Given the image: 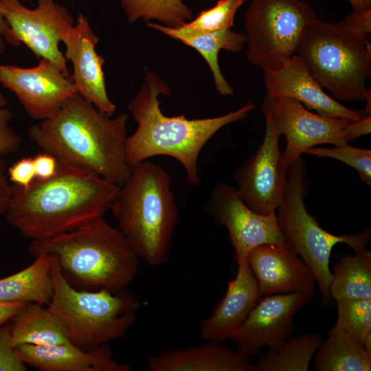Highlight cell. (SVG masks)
Wrapping results in <instances>:
<instances>
[{
    "instance_id": "6da1fadb",
    "label": "cell",
    "mask_w": 371,
    "mask_h": 371,
    "mask_svg": "<svg viewBox=\"0 0 371 371\" xmlns=\"http://www.w3.org/2000/svg\"><path fill=\"white\" fill-rule=\"evenodd\" d=\"M120 188L94 172L58 160L52 177L35 178L26 187L13 184L5 219L27 238H48L102 217Z\"/></svg>"
},
{
    "instance_id": "7a4b0ae2",
    "label": "cell",
    "mask_w": 371,
    "mask_h": 371,
    "mask_svg": "<svg viewBox=\"0 0 371 371\" xmlns=\"http://www.w3.org/2000/svg\"><path fill=\"white\" fill-rule=\"evenodd\" d=\"M128 115L110 116L78 93L51 117L31 126L28 135L43 151L119 186L130 177L125 157Z\"/></svg>"
},
{
    "instance_id": "3957f363",
    "label": "cell",
    "mask_w": 371,
    "mask_h": 371,
    "mask_svg": "<svg viewBox=\"0 0 371 371\" xmlns=\"http://www.w3.org/2000/svg\"><path fill=\"white\" fill-rule=\"evenodd\" d=\"M160 94L170 95L168 84L146 71L139 91L128 104L137 127L126 140V162L132 168L155 156L172 157L183 166L188 186H196L201 181L198 160L203 148L223 126L247 117L255 105L248 102L218 117L188 119L184 115H165L160 108Z\"/></svg>"
},
{
    "instance_id": "277c9868",
    "label": "cell",
    "mask_w": 371,
    "mask_h": 371,
    "mask_svg": "<svg viewBox=\"0 0 371 371\" xmlns=\"http://www.w3.org/2000/svg\"><path fill=\"white\" fill-rule=\"evenodd\" d=\"M34 257L54 256L66 281L78 290L116 293L135 277L139 258L127 239L104 218L48 238L32 240Z\"/></svg>"
},
{
    "instance_id": "5b68a950",
    "label": "cell",
    "mask_w": 371,
    "mask_h": 371,
    "mask_svg": "<svg viewBox=\"0 0 371 371\" xmlns=\"http://www.w3.org/2000/svg\"><path fill=\"white\" fill-rule=\"evenodd\" d=\"M131 168L110 210L138 258L159 266L168 258L179 219L170 177L149 159Z\"/></svg>"
},
{
    "instance_id": "8992f818",
    "label": "cell",
    "mask_w": 371,
    "mask_h": 371,
    "mask_svg": "<svg viewBox=\"0 0 371 371\" xmlns=\"http://www.w3.org/2000/svg\"><path fill=\"white\" fill-rule=\"evenodd\" d=\"M51 256L54 293L47 308L67 328L70 342L88 350L124 336L141 305L137 297L126 289L116 293L76 289Z\"/></svg>"
},
{
    "instance_id": "52a82bcc",
    "label": "cell",
    "mask_w": 371,
    "mask_h": 371,
    "mask_svg": "<svg viewBox=\"0 0 371 371\" xmlns=\"http://www.w3.org/2000/svg\"><path fill=\"white\" fill-rule=\"evenodd\" d=\"M297 54L333 98L354 102L365 100L371 93L366 87L371 74L370 43L343 21L317 19L307 29Z\"/></svg>"
},
{
    "instance_id": "ba28073f",
    "label": "cell",
    "mask_w": 371,
    "mask_h": 371,
    "mask_svg": "<svg viewBox=\"0 0 371 371\" xmlns=\"http://www.w3.org/2000/svg\"><path fill=\"white\" fill-rule=\"evenodd\" d=\"M306 175L302 157L288 166L283 201L277 209L278 223L284 241L312 270L322 304L331 307L335 301L330 292L333 273L329 264L333 247L346 243L354 251L361 250L371 238V229L366 227L357 234L335 235L322 228L304 203L308 188Z\"/></svg>"
},
{
    "instance_id": "9c48e42d",
    "label": "cell",
    "mask_w": 371,
    "mask_h": 371,
    "mask_svg": "<svg viewBox=\"0 0 371 371\" xmlns=\"http://www.w3.org/2000/svg\"><path fill=\"white\" fill-rule=\"evenodd\" d=\"M317 19L303 0H251L244 19L248 60L263 71L277 70L297 53Z\"/></svg>"
},
{
    "instance_id": "30bf717a",
    "label": "cell",
    "mask_w": 371,
    "mask_h": 371,
    "mask_svg": "<svg viewBox=\"0 0 371 371\" xmlns=\"http://www.w3.org/2000/svg\"><path fill=\"white\" fill-rule=\"evenodd\" d=\"M37 2L36 8L30 9L19 0L0 1V12L9 26L5 41L14 47L23 43L38 60L52 61L69 77L67 60L59 43L74 25L73 18L54 0Z\"/></svg>"
},
{
    "instance_id": "8fae6325",
    "label": "cell",
    "mask_w": 371,
    "mask_h": 371,
    "mask_svg": "<svg viewBox=\"0 0 371 371\" xmlns=\"http://www.w3.org/2000/svg\"><path fill=\"white\" fill-rule=\"evenodd\" d=\"M261 110L269 114L276 135L286 138L283 153L288 166L317 145L348 144L344 139V129L350 121L312 113L293 98L265 95Z\"/></svg>"
},
{
    "instance_id": "7c38bea8",
    "label": "cell",
    "mask_w": 371,
    "mask_h": 371,
    "mask_svg": "<svg viewBox=\"0 0 371 371\" xmlns=\"http://www.w3.org/2000/svg\"><path fill=\"white\" fill-rule=\"evenodd\" d=\"M262 112L266 122L263 142L256 152L236 169L234 178L245 204L258 214L269 215L276 213L283 201L289 166L280 149L279 137L270 117Z\"/></svg>"
},
{
    "instance_id": "4fadbf2b",
    "label": "cell",
    "mask_w": 371,
    "mask_h": 371,
    "mask_svg": "<svg viewBox=\"0 0 371 371\" xmlns=\"http://www.w3.org/2000/svg\"><path fill=\"white\" fill-rule=\"evenodd\" d=\"M204 210L216 223L227 229L237 263L246 260L249 252L256 246L284 241L276 213L263 215L254 212L234 186L216 185Z\"/></svg>"
},
{
    "instance_id": "5bb4252c",
    "label": "cell",
    "mask_w": 371,
    "mask_h": 371,
    "mask_svg": "<svg viewBox=\"0 0 371 371\" xmlns=\"http://www.w3.org/2000/svg\"><path fill=\"white\" fill-rule=\"evenodd\" d=\"M0 82L15 94L31 118L41 121L53 116L78 93L70 76L45 58L31 68L0 65Z\"/></svg>"
},
{
    "instance_id": "9a60e30c",
    "label": "cell",
    "mask_w": 371,
    "mask_h": 371,
    "mask_svg": "<svg viewBox=\"0 0 371 371\" xmlns=\"http://www.w3.org/2000/svg\"><path fill=\"white\" fill-rule=\"evenodd\" d=\"M314 293H277L260 297L240 328L230 338L236 350L249 357L264 346L278 348L293 330L295 314L308 304Z\"/></svg>"
},
{
    "instance_id": "2e32d148",
    "label": "cell",
    "mask_w": 371,
    "mask_h": 371,
    "mask_svg": "<svg viewBox=\"0 0 371 371\" xmlns=\"http://www.w3.org/2000/svg\"><path fill=\"white\" fill-rule=\"evenodd\" d=\"M99 38L94 34L87 18L80 13L74 25L63 36L65 57L73 66L70 76L77 92L98 110L113 116L115 104L106 92L103 71L104 60L95 50Z\"/></svg>"
},
{
    "instance_id": "e0dca14e",
    "label": "cell",
    "mask_w": 371,
    "mask_h": 371,
    "mask_svg": "<svg viewBox=\"0 0 371 371\" xmlns=\"http://www.w3.org/2000/svg\"><path fill=\"white\" fill-rule=\"evenodd\" d=\"M246 260L256 278L261 297L315 293L316 280L312 270L285 241L256 246Z\"/></svg>"
},
{
    "instance_id": "ac0fdd59",
    "label": "cell",
    "mask_w": 371,
    "mask_h": 371,
    "mask_svg": "<svg viewBox=\"0 0 371 371\" xmlns=\"http://www.w3.org/2000/svg\"><path fill=\"white\" fill-rule=\"evenodd\" d=\"M263 72L267 96L293 98L308 110L328 117L355 122L367 116L363 111L348 109L328 95L297 54L277 70Z\"/></svg>"
},
{
    "instance_id": "d6986e66",
    "label": "cell",
    "mask_w": 371,
    "mask_h": 371,
    "mask_svg": "<svg viewBox=\"0 0 371 371\" xmlns=\"http://www.w3.org/2000/svg\"><path fill=\"white\" fill-rule=\"evenodd\" d=\"M16 357L41 371H129L131 366L113 358L108 344L85 350L71 342L14 348Z\"/></svg>"
},
{
    "instance_id": "ffe728a7",
    "label": "cell",
    "mask_w": 371,
    "mask_h": 371,
    "mask_svg": "<svg viewBox=\"0 0 371 371\" xmlns=\"http://www.w3.org/2000/svg\"><path fill=\"white\" fill-rule=\"evenodd\" d=\"M235 278L211 315L200 324L203 340L223 342L240 328L260 298L258 285L247 260L237 263Z\"/></svg>"
},
{
    "instance_id": "44dd1931",
    "label": "cell",
    "mask_w": 371,
    "mask_h": 371,
    "mask_svg": "<svg viewBox=\"0 0 371 371\" xmlns=\"http://www.w3.org/2000/svg\"><path fill=\"white\" fill-rule=\"evenodd\" d=\"M150 371H255L249 357L221 342L166 350L148 360Z\"/></svg>"
},
{
    "instance_id": "7402d4cb",
    "label": "cell",
    "mask_w": 371,
    "mask_h": 371,
    "mask_svg": "<svg viewBox=\"0 0 371 371\" xmlns=\"http://www.w3.org/2000/svg\"><path fill=\"white\" fill-rule=\"evenodd\" d=\"M147 25L196 49L209 65L218 92L223 96L233 95L232 87L221 71L218 56L221 49L232 52L241 51L247 43L245 34L232 31L231 29L202 33L180 34L173 31L170 27L159 23L148 22Z\"/></svg>"
},
{
    "instance_id": "603a6c76",
    "label": "cell",
    "mask_w": 371,
    "mask_h": 371,
    "mask_svg": "<svg viewBox=\"0 0 371 371\" xmlns=\"http://www.w3.org/2000/svg\"><path fill=\"white\" fill-rule=\"evenodd\" d=\"M34 258L28 267L0 279V301L49 305L54 293L52 257L41 254Z\"/></svg>"
},
{
    "instance_id": "cb8c5ba5",
    "label": "cell",
    "mask_w": 371,
    "mask_h": 371,
    "mask_svg": "<svg viewBox=\"0 0 371 371\" xmlns=\"http://www.w3.org/2000/svg\"><path fill=\"white\" fill-rule=\"evenodd\" d=\"M70 342L67 328L47 307L29 304L11 321L13 348L27 344L40 346Z\"/></svg>"
},
{
    "instance_id": "d4e9b609",
    "label": "cell",
    "mask_w": 371,
    "mask_h": 371,
    "mask_svg": "<svg viewBox=\"0 0 371 371\" xmlns=\"http://www.w3.org/2000/svg\"><path fill=\"white\" fill-rule=\"evenodd\" d=\"M330 292L335 302L371 298V251L344 254L332 269Z\"/></svg>"
},
{
    "instance_id": "484cf974",
    "label": "cell",
    "mask_w": 371,
    "mask_h": 371,
    "mask_svg": "<svg viewBox=\"0 0 371 371\" xmlns=\"http://www.w3.org/2000/svg\"><path fill=\"white\" fill-rule=\"evenodd\" d=\"M313 357L314 371L371 370V354L335 324Z\"/></svg>"
},
{
    "instance_id": "4316f807",
    "label": "cell",
    "mask_w": 371,
    "mask_h": 371,
    "mask_svg": "<svg viewBox=\"0 0 371 371\" xmlns=\"http://www.w3.org/2000/svg\"><path fill=\"white\" fill-rule=\"evenodd\" d=\"M322 341L320 335L313 333L289 337L262 355L254 364L255 371H307Z\"/></svg>"
},
{
    "instance_id": "83f0119b",
    "label": "cell",
    "mask_w": 371,
    "mask_h": 371,
    "mask_svg": "<svg viewBox=\"0 0 371 371\" xmlns=\"http://www.w3.org/2000/svg\"><path fill=\"white\" fill-rule=\"evenodd\" d=\"M126 19L134 23L142 19H155L164 25L179 27L193 18L192 10L182 0H120Z\"/></svg>"
},
{
    "instance_id": "f1b7e54d",
    "label": "cell",
    "mask_w": 371,
    "mask_h": 371,
    "mask_svg": "<svg viewBox=\"0 0 371 371\" xmlns=\"http://www.w3.org/2000/svg\"><path fill=\"white\" fill-rule=\"evenodd\" d=\"M335 325L351 340L371 354V298L348 300L336 303Z\"/></svg>"
},
{
    "instance_id": "f546056e",
    "label": "cell",
    "mask_w": 371,
    "mask_h": 371,
    "mask_svg": "<svg viewBox=\"0 0 371 371\" xmlns=\"http://www.w3.org/2000/svg\"><path fill=\"white\" fill-rule=\"evenodd\" d=\"M245 0H218L212 8L201 12L189 22L177 27L180 34H194L231 29L235 15Z\"/></svg>"
},
{
    "instance_id": "4dcf8cb0",
    "label": "cell",
    "mask_w": 371,
    "mask_h": 371,
    "mask_svg": "<svg viewBox=\"0 0 371 371\" xmlns=\"http://www.w3.org/2000/svg\"><path fill=\"white\" fill-rule=\"evenodd\" d=\"M306 153L339 160L352 167L361 181L371 186V150L353 147L348 144L334 148L313 147Z\"/></svg>"
},
{
    "instance_id": "1f68e13d",
    "label": "cell",
    "mask_w": 371,
    "mask_h": 371,
    "mask_svg": "<svg viewBox=\"0 0 371 371\" xmlns=\"http://www.w3.org/2000/svg\"><path fill=\"white\" fill-rule=\"evenodd\" d=\"M13 114L8 106V100L0 93V157L16 153L21 146V136L11 125Z\"/></svg>"
},
{
    "instance_id": "d6a6232c",
    "label": "cell",
    "mask_w": 371,
    "mask_h": 371,
    "mask_svg": "<svg viewBox=\"0 0 371 371\" xmlns=\"http://www.w3.org/2000/svg\"><path fill=\"white\" fill-rule=\"evenodd\" d=\"M11 321L0 326V371H25L26 365L16 357L10 343Z\"/></svg>"
},
{
    "instance_id": "836d02e7",
    "label": "cell",
    "mask_w": 371,
    "mask_h": 371,
    "mask_svg": "<svg viewBox=\"0 0 371 371\" xmlns=\"http://www.w3.org/2000/svg\"><path fill=\"white\" fill-rule=\"evenodd\" d=\"M8 178L14 185L27 186L36 178L33 157H24L12 164L8 169Z\"/></svg>"
},
{
    "instance_id": "e575fe53",
    "label": "cell",
    "mask_w": 371,
    "mask_h": 371,
    "mask_svg": "<svg viewBox=\"0 0 371 371\" xmlns=\"http://www.w3.org/2000/svg\"><path fill=\"white\" fill-rule=\"evenodd\" d=\"M344 23L357 36L369 40L371 33V8L354 11L346 16Z\"/></svg>"
},
{
    "instance_id": "d590c367",
    "label": "cell",
    "mask_w": 371,
    "mask_h": 371,
    "mask_svg": "<svg viewBox=\"0 0 371 371\" xmlns=\"http://www.w3.org/2000/svg\"><path fill=\"white\" fill-rule=\"evenodd\" d=\"M36 178L47 179L56 172L58 166V159L52 154L43 152L33 157Z\"/></svg>"
},
{
    "instance_id": "8d00e7d4",
    "label": "cell",
    "mask_w": 371,
    "mask_h": 371,
    "mask_svg": "<svg viewBox=\"0 0 371 371\" xmlns=\"http://www.w3.org/2000/svg\"><path fill=\"white\" fill-rule=\"evenodd\" d=\"M13 185L10 183L5 174V162L0 157V216L7 213L12 196Z\"/></svg>"
},
{
    "instance_id": "74e56055",
    "label": "cell",
    "mask_w": 371,
    "mask_h": 371,
    "mask_svg": "<svg viewBox=\"0 0 371 371\" xmlns=\"http://www.w3.org/2000/svg\"><path fill=\"white\" fill-rule=\"evenodd\" d=\"M371 115L355 122H350L344 129V139L347 143L354 142L359 137L370 133Z\"/></svg>"
},
{
    "instance_id": "f35d334b",
    "label": "cell",
    "mask_w": 371,
    "mask_h": 371,
    "mask_svg": "<svg viewBox=\"0 0 371 371\" xmlns=\"http://www.w3.org/2000/svg\"><path fill=\"white\" fill-rule=\"evenodd\" d=\"M29 304L30 303L0 301V326L11 321Z\"/></svg>"
},
{
    "instance_id": "ab89813d",
    "label": "cell",
    "mask_w": 371,
    "mask_h": 371,
    "mask_svg": "<svg viewBox=\"0 0 371 371\" xmlns=\"http://www.w3.org/2000/svg\"><path fill=\"white\" fill-rule=\"evenodd\" d=\"M1 1V0H0ZM9 30V26L0 12V57L5 50V36Z\"/></svg>"
},
{
    "instance_id": "60d3db41",
    "label": "cell",
    "mask_w": 371,
    "mask_h": 371,
    "mask_svg": "<svg viewBox=\"0 0 371 371\" xmlns=\"http://www.w3.org/2000/svg\"><path fill=\"white\" fill-rule=\"evenodd\" d=\"M354 11H361L371 8V0H348Z\"/></svg>"
}]
</instances>
